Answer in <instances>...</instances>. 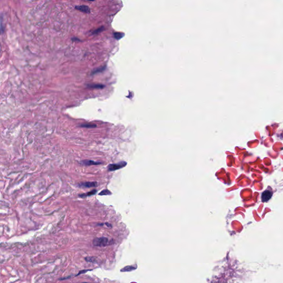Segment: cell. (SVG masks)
<instances>
[{"mask_svg":"<svg viewBox=\"0 0 283 283\" xmlns=\"http://www.w3.org/2000/svg\"><path fill=\"white\" fill-rule=\"evenodd\" d=\"M112 244H113V240L104 237L96 238L93 240V245L96 247H102L108 246Z\"/></svg>","mask_w":283,"mask_h":283,"instance_id":"cell-1","label":"cell"},{"mask_svg":"<svg viewBox=\"0 0 283 283\" xmlns=\"http://www.w3.org/2000/svg\"><path fill=\"white\" fill-rule=\"evenodd\" d=\"M127 165V163L126 161H121L118 163H116V164H110L108 166V170L109 172H113V171H115V170H118V169H120L121 168H123L124 167L126 166Z\"/></svg>","mask_w":283,"mask_h":283,"instance_id":"cell-2","label":"cell"},{"mask_svg":"<svg viewBox=\"0 0 283 283\" xmlns=\"http://www.w3.org/2000/svg\"><path fill=\"white\" fill-rule=\"evenodd\" d=\"M273 196V192L270 190H266L261 194V200L262 202H268Z\"/></svg>","mask_w":283,"mask_h":283,"instance_id":"cell-3","label":"cell"},{"mask_svg":"<svg viewBox=\"0 0 283 283\" xmlns=\"http://www.w3.org/2000/svg\"><path fill=\"white\" fill-rule=\"evenodd\" d=\"M97 183L96 182H84L80 183L79 184V187L81 188H93L96 187L97 186Z\"/></svg>","mask_w":283,"mask_h":283,"instance_id":"cell-4","label":"cell"},{"mask_svg":"<svg viewBox=\"0 0 283 283\" xmlns=\"http://www.w3.org/2000/svg\"><path fill=\"white\" fill-rule=\"evenodd\" d=\"M81 164L86 166H96V165H100L101 164L100 162H97L93 160H83L81 161Z\"/></svg>","mask_w":283,"mask_h":283,"instance_id":"cell-5","label":"cell"},{"mask_svg":"<svg viewBox=\"0 0 283 283\" xmlns=\"http://www.w3.org/2000/svg\"><path fill=\"white\" fill-rule=\"evenodd\" d=\"M75 9L80 11L81 12L86 13H89L90 12V8L87 6H84V5L78 6L75 7Z\"/></svg>","mask_w":283,"mask_h":283,"instance_id":"cell-6","label":"cell"},{"mask_svg":"<svg viewBox=\"0 0 283 283\" xmlns=\"http://www.w3.org/2000/svg\"><path fill=\"white\" fill-rule=\"evenodd\" d=\"M137 265H128V266H127V267H124L123 268H122L121 270V272H129V271H134L137 269Z\"/></svg>","mask_w":283,"mask_h":283,"instance_id":"cell-7","label":"cell"},{"mask_svg":"<svg viewBox=\"0 0 283 283\" xmlns=\"http://www.w3.org/2000/svg\"><path fill=\"white\" fill-rule=\"evenodd\" d=\"M87 87L89 88H92V89H102L105 87V86L102 84H87Z\"/></svg>","mask_w":283,"mask_h":283,"instance_id":"cell-8","label":"cell"},{"mask_svg":"<svg viewBox=\"0 0 283 283\" xmlns=\"http://www.w3.org/2000/svg\"><path fill=\"white\" fill-rule=\"evenodd\" d=\"M96 192H97V190L94 189V190H92V191H90V192L86 193V194H83L79 195V196L80 197H86L87 196H90L95 195L96 193Z\"/></svg>","mask_w":283,"mask_h":283,"instance_id":"cell-9","label":"cell"},{"mask_svg":"<svg viewBox=\"0 0 283 283\" xmlns=\"http://www.w3.org/2000/svg\"><path fill=\"white\" fill-rule=\"evenodd\" d=\"M81 127H84V128H93L96 127V125L95 124L92 123H84L82 124L80 126Z\"/></svg>","mask_w":283,"mask_h":283,"instance_id":"cell-10","label":"cell"},{"mask_svg":"<svg viewBox=\"0 0 283 283\" xmlns=\"http://www.w3.org/2000/svg\"><path fill=\"white\" fill-rule=\"evenodd\" d=\"M105 69H106V66H104L102 67H100V68H98L96 69H95V70H93L92 71L91 75L97 74V73H101V72L104 71Z\"/></svg>","mask_w":283,"mask_h":283,"instance_id":"cell-11","label":"cell"},{"mask_svg":"<svg viewBox=\"0 0 283 283\" xmlns=\"http://www.w3.org/2000/svg\"><path fill=\"white\" fill-rule=\"evenodd\" d=\"M123 36H124V34L122 33H118V32H116V33H114V37L117 40H120V39H121L122 38H123Z\"/></svg>","mask_w":283,"mask_h":283,"instance_id":"cell-12","label":"cell"},{"mask_svg":"<svg viewBox=\"0 0 283 283\" xmlns=\"http://www.w3.org/2000/svg\"><path fill=\"white\" fill-rule=\"evenodd\" d=\"M104 30H105V28L103 26H102V27L99 28L98 29H97V30L93 31L92 34H99L100 33H101V32H102Z\"/></svg>","mask_w":283,"mask_h":283,"instance_id":"cell-13","label":"cell"},{"mask_svg":"<svg viewBox=\"0 0 283 283\" xmlns=\"http://www.w3.org/2000/svg\"><path fill=\"white\" fill-rule=\"evenodd\" d=\"M111 194L112 193L111 191H109V190L105 189L101 191V192L99 194V195H111Z\"/></svg>","mask_w":283,"mask_h":283,"instance_id":"cell-14","label":"cell"},{"mask_svg":"<svg viewBox=\"0 0 283 283\" xmlns=\"http://www.w3.org/2000/svg\"><path fill=\"white\" fill-rule=\"evenodd\" d=\"M85 260L88 262L95 263V258L94 257H87L85 258Z\"/></svg>","mask_w":283,"mask_h":283,"instance_id":"cell-15","label":"cell"},{"mask_svg":"<svg viewBox=\"0 0 283 283\" xmlns=\"http://www.w3.org/2000/svg\"><path fill=\"white\" fill-rule=\"evenodd\" d=\"M87 283V282H84V283Z\"/></svg>","mask_w":283,"mask_h":283,"instance_id":"cell-16","label":"cell"}]
</instances>
